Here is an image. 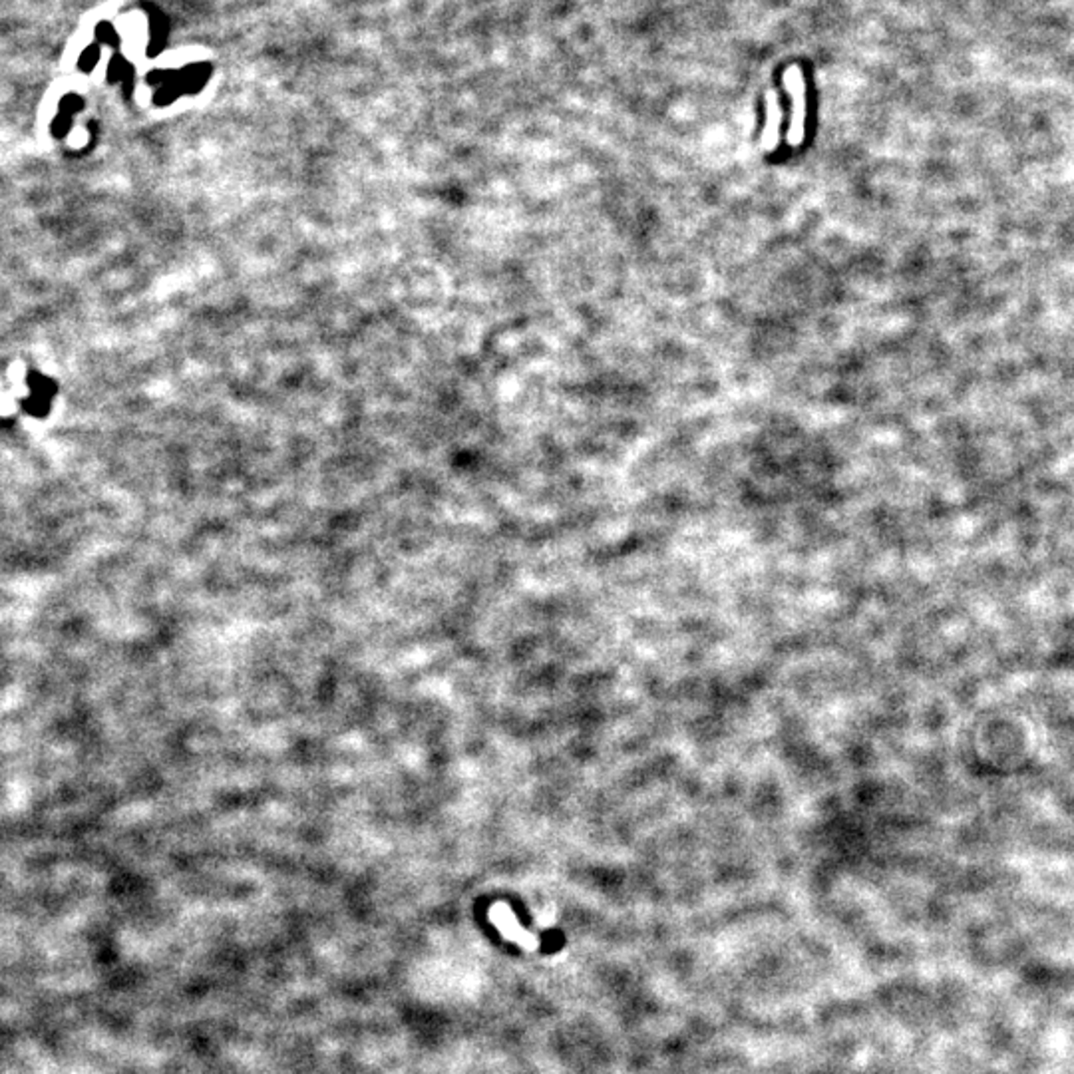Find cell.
Here are the masks:
<instances>
[{"instance_id": "1", "label": "cell", "mask_w": 1074, "mask_h": 1074, "mask_svg": "<svg viewBox=\"0 0 1074 1074\" xmlns=\"http://www.w3.org/2000/svg\"><path fill=\"white\" fill-rule=\"evenodd\" d=\"M784 88L788 96L792 100V114L790 125H788L786 141L788 146L798 148L806 138V116H808V104H806V82L802 76L800 66H788L784 70Z\"/></svg>"}, {"instance_id": "2", "label": "cell", "mask_w": 1074, "mask_h": 1074, "mask_svg": "<svg viewBox=\"0 0 1074 1074\" xmlns=\"http://www.w3.org/2000/svg\"><path fill=\"white\" fill-rule=\"evenodd\" d=\"M780 124H782V110H780L778 96L774 92L766 94V124L762 130V148L765 152H774L780 141Z\"/></svg>"}]
</instances>
